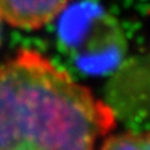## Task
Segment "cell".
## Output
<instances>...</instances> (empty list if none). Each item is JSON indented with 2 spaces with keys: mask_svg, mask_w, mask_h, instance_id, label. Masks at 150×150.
I'll return each mask as SVG.
<instances>
[{
  "mask_svg": "<svg viewBox=\"0 0 150 150\" xmlns=\"http://www.w3.org/2000/svg\"><path fill=\"white\" fill-rule=\"evenodd\" d=\"M115 120L108 103L39 50L0 63V150H95Z\"/></svg>",
  "mask_w": 150,
  "mask_h": 150,
  "instance_id": "cell-1",
  "label": "cell"
},
{
  "mask_svg": "<svg viewBox=\"0 0 150 150\" xmlns=\"http://www.w3.org/2000/svg\"><path fill=\"white\" fill-rule=\"evenodd\" d=\"M71 0H0V23L14 29L39 30L53 23Z\"/></svg>",
  "mask_w": 150,
  "mask_h": 150,
  "instance_id": "cell-2",
  "label": "cell"
},
{
  "mask_svg": "<svg viewBox=\"0 0 150 150\" xmlns=\"http://www.w3.org/2000/svg\"><path fill=\"white\" fill-rule=\"evenodd\" d=\"M99 150H150V130L108 134Z\"/></svg>",
  "mask_w": 150,
  "mask_h": 150,
  "instance_id": "cell-3",
  "label": "cell"
}]
</instances>
